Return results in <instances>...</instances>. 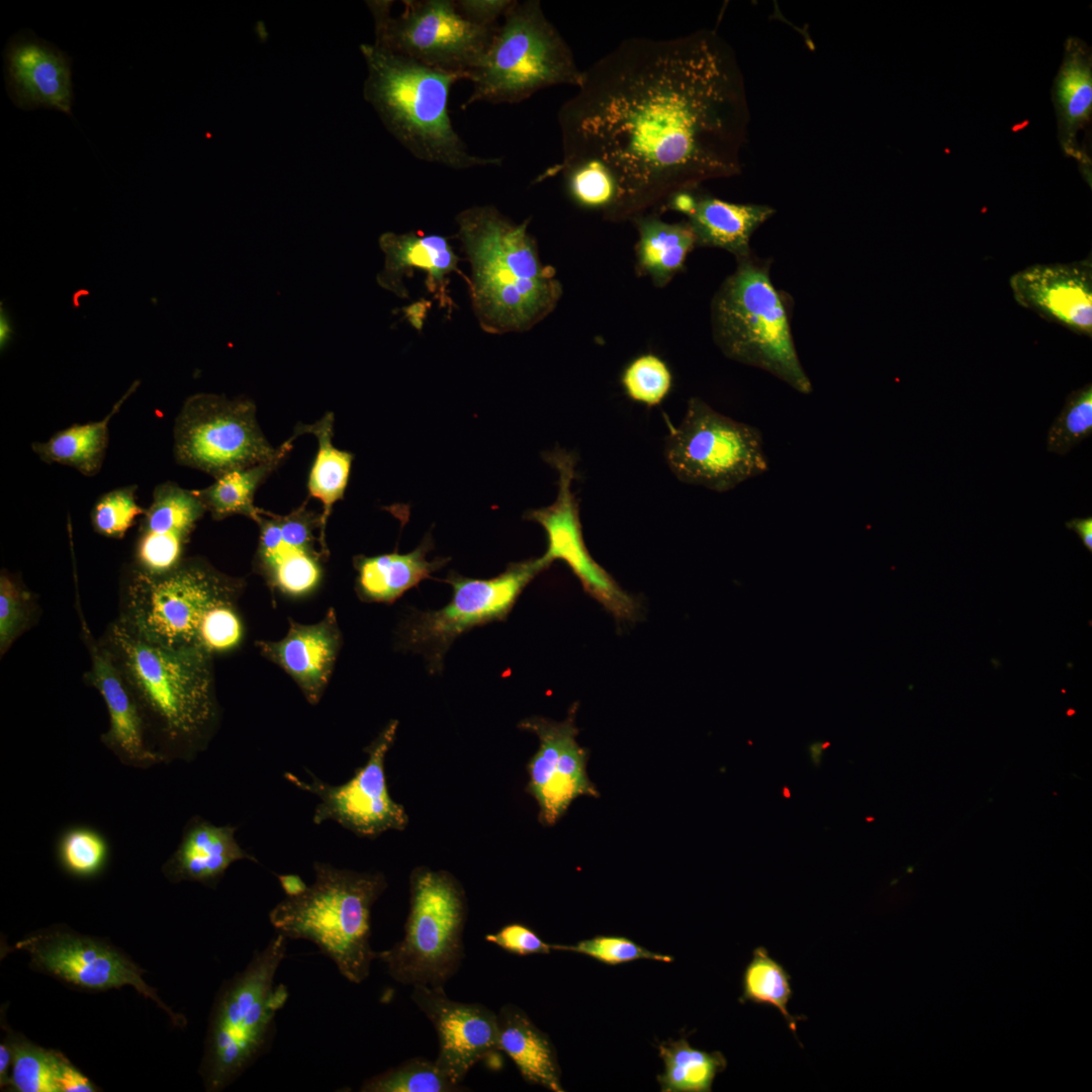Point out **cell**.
<instances>
[{
	"label": "cell",
	"mask_w": 1092,
	"mask_h": 1092,
	"mask_svg": "<svg viewBox=\"0 0 1092 1092\" xmlns=\"http://www.w3.org/2000/svg\"><path fill=\"white\" fill-rule=\"evenodd\" d=\"M340 632L333 610L312 625L291 622L278 641H261L262 653L284 669L311 705L318 703L329 682L340 648Z\"/></svg>",
	"instance_id": "484cf974"
},
{
	"label": "cell",
	"mask_w": 1092,
	"mask_h": 1092,
	"mask_svg": "<svg viewBox=\"0 0 1092 1092\" xmlns=\"http://www.w3.org/2000/svg\"><path fill=\"white\" fill-rule=\"evenodd\" d=\"M3 58L6 91L16 107L58 110L73 118V61L66 52L25 28L9 38Z\"/></svg>",
	"instance_id": "44dd1931"
},
{
	"label": "cell",
	"mask_w": 1092,
	"mask_h": 1092,
	"mask_svg": "<svg viewBox=\"0 0 1092 1092\" xmlns=\"http://www.w3.org/2000/svg\"><path fill=\"white\" fill-rule=\"evenodd\" d=\"M295 438L293 435L284 442L274 458L232 470L214 478V482L209 486L194 489L212 519L223 520L234 515H242L258 523L266 511L255 506L256 490L291 450Z\"/></svg>",
	"instance_id": "836d02e7"
},
{
	"label": "cell",
	"mask_w": 1092,
	"mask_h": 1092,
	"mask_svg": "<svg viewBox=\"0 0 1092 1092\" xmlns=\"http://www.w3.org/2000/svg\"><path fill=\"white\" fill-rule=\"evenodd\" d=\"M99 640L134 697L150 744L163 763L193 761L219 724L212 657L150 644L116 620Z\"/></svg>",
	"instance_id": "7a4b0ae2"
},
{
	"label": "cell",
	"mask_w": 1092,
	"mask_h": 1092,
	"mask_svg": "<svg viewBox=\"0 0 1092 1092\" xmlns=\"http://www.w3.org/2000/svg\"><path fill=\"white\" fill-rule=\"evenodd\" d=\"M411 999L433 1024L439 1042L435 1063L454 1083L498 1051L497 1015L486 1006L450 999L443 987L414 986Z\"/></svg>",
	"instance_id": "d6986e66"
},
{
	"label": "cell",
	"mask_w": 1092,
	"mask_h": 1092,
	"mask_svg": "<svg viewBox=\"0 0 1092 1092\" xmlns=\"http://www.w3.org/2000/svg\"><path fill=\"white\" fill-rule=\"evenodd\" d=\"M7 1042L12 1053V1088L20 1092H59L53 1050H46L12 1033Z\"/></svg>",
	"instance_id": "ab89813d"
},
{
	"label": "cell",
	"mask_w": 1092,
	"mask_h": 1092,
	"mask_svg": "<svg viewBox=\"0 0 1092 1092\" xmlns=\"http://www.w3.org/2000/svg\"><path fill=\"white\" fill-rule=\"evenodd\" d=\"M173 439L177 463L214 478L268 461L280 451L261 431L252 400L209 393L194 394L184 402Z\"/></svg>",
	"instance_id": "4fadbf2b"
},
{
	"label": "cell",
	"mask_w": 1092,
	"mask_h": 1092,
	"mask_svg": "<svg viewBox=\"0 0 1092 1092\" xmlns=\"http://www.w3.org/2000/svg\"><path fill=\"white\" fill-rule=\"evenodd\" d=\"M455 220L470 266L471 307L482 331L523 333L555 309L562 285L554 268L540 259L528 232L530 218L516 223L493 205H476Z\"/></svg>",
	"instance_id": "3957f363"
},
{
	"label": "cell",
	"mask_w": 1092,
	"mask_h": 1092,
	"mask_svg": "<svg viewBox=\"0 0 1092 1092\" xmlns=\"http://www.w3.org/2000/svg\"><path fill=\"white\" fill-rule=\"evenodd\" d=\"M134 388L135 386H132L102 420L71 425L44 442L32 443V451L46 463L67 465L85 476L96 475L106 454L109 423Z\"/></svg>",
	"instance_id": "d6a6232c"
},
{
	"label": "cell",
	"mask_w": 1092,
	"mask_h": 1092,
	"mask_svg": "<svg viewBox=\"0 0 1092 1092\" xmlns=\"http://www.w3.org/2000/svg\"><path fill=\"white\" fill-rule=\"evenodd\" d=\"M622 386L629 398L647 406L664 400L671 389L672 375L666 363L652 354L634 359L624 370Z\"/></svg>",
	"instance_id": "7bdbcfd3"
},
{
	"label": "cell",
	"mask_w": 1092,
	"mask_h": 1092,
	"mask_svg": "<svg viewBox=\"0 0 1092 1092\" xmlns=\"http://www.w3.org/2000/svg\"><path fill=\"white\" fill-rule=\"evenodd\" d=\"M548 567L541 558L510 563L491 578H471L451 571L450 602L439 610L418 612L404 625L405 646L421 653L431 672L443 669L444 656L457 637L474 627L505 621L531 580Z\"/></svg>",
	"instance_id": "5bb4252c"
},
{
	"label": "cell",
	"mask_w": 1092,
	"mask_h": 1092,
	"mask_svg": "<svg viewBox=\"0 0 1092 1092\" xmlns=\"http://www.w3.org/2000/svg\"><path fill=\"white\" fill-rule=\"evenodd\" d=\"M377 47L469 80L497 26L474 23L452 0H405L393 16L392 1H369Z\"/></svg>",
	"instance_id": "7c38bea8"
},
{
	"label": "cell",
	"mask_w": 1092,
	"mask_h": 1092,
	"mask_svg": "<svg viewBox=\"0 0 1092 1092\" xmlns=\"http://www.w3.org/2000/svg\"><path fill=\"white\" fill-rule=\"evenodd\" d=\"M55 1080L59 1092H94L95 1085L69 1060L59 1052L54 1051Z\"/></svg>",
	"instance_id": "c3c4849f"
},
{
	"label": "cell",
	"mask_w": 1092,
	"mask_h": 1092,
	"mask_svg": "<svg viewBox=\"0 0 1092 1092\" xmlns=\"http://www.w3.org/2000/svg\"><path fill=\"white\" fill-rule=\"evenodd\" d=\"M433 547V540L428 534L408 553L401 554L395 550L376 556L354 557V567L358 572L356 587L360 598L368 602L392 603L422 580L431 578L433 572L450 560L438 557L429 561L427 554Z\"/></svg>",
	"instance_id": "f546056e"
},
{
	"label": "cell",
	"mask_w": 1092,
	"mask_h": 1092,
	"mask_svg": "<svg viewBox=\"0 0 1092 1092\" xmlns=\"http://www.w3.org/2000/svg\"><path fill=\"white\" fill-rule=\"evenodd\" d=\"M0 328H1L0 342H1V349L3 350V348H5L7 346V344L11 340V335H13V329H12V326H11V321L8 318L7 313L5 311H3L2 306H1Z\"/></svg>",
	"instance_id": "f5cc1de1"
},
{
	"label": "cell",
	"mask_w": 1092,
	"mask_h": 1092,
	"mask_svg": "<svg viewBox=\"0 0 1092 1092\" xmlns=\"http://www.w3.org/2000/svg\"><path fill=\"white\" fill-rule=\"evenodd\" d=\"M513 0H459L456 1L460 12L469 20L482 26H497V20L504 17Z\"/></svg>",
	"instance_id": "7dc6e473"
},
{
	"label": "cell",
	"mask_w": 1092,
	"mask_h": 1092,
	"mask_svg": "<svg viewBox=\"0 0 1092 1092\" xmlns=\"http://www.w3.org/2000/svg\"><path fill=\"white\" fill-rule=\"evenodd\" d=\"M749 107L736 55L714 29L627 38L583 70L558 112L566 169L598 176L621 221L741 172Z\"/></svg>",
	"instance_id": "6da1fadb"
},
{
	"label": "cell",
	"mask_w": 1092,
	"mask_h": 1092,
	"mask_svg": "<svg viewBox=\"0 0 1092 1092\" xmlns=\"http://www.w3.org/2000/svg\"><path fill=\"white\" fill-rule=\"evenodd\" d=\"M1058 139L1064 154L1075 159L1091 182L1090 122L1092 112V55L1078 37H1069L1052 90Z\"/></svg>",
	"instance_id": "d4e9b609"
},
{
	"label": "cell",
	"mask_w": 1092,
	"mask_h": 1092,
	"mask_svg": "<svg viewBox=\"0 0 1092 1092\" xmlns=\"http://www.w3.org/2000/svg\"><path fill=\"white\" fill-rule=\"evenodd\" d=\"M367 65L363 95L385 128L414 157L451 169L499 166V157L469 153L448 110L450 89L463 78L363 43Z\"/></svg>",
	"instance_id": "5b68a950"
},
{
	"label": "cell",
	"mask_w": 1092,
	"mask_h": 1092,
	"mask_svg": "<svg viewBox=\"0 0 1092 1092\" xmlns=\"http://www.w3.org/2000/svg\"><path fill=\"white\" fill-rule=\"evenodd\" d=\"M39 617L36 596L18 575L2 569L0 572V655L3 657L13 643L28 631Z\"/></svg>",
	"instance_id": "f35d334b"
},
{
	"label": "cell",
	"mask_w": 1092,
	"mask_h": 1092,
	"mask_svg": "<svg viewBox=\"0 0 1092 1092\" xmlns=\"http://www.w3.org/2000/svg\"><path fill=\"white\" fill-rule=\"evenodd\" d=\"M484 939L502 949L519 954H548L552 944L544 941L533 929L522 923H510L498 931L488 933Z\"/></svg>",
	"instance_id": "bcb514c9"
},
{
	"label": "cell",
	"mask_w": 1092,
	"mask_h": 1092,
	"mask_svg": "<svg viewBox=\"0 0 1092 1092\" xmlns=\"http://www.w3.org/2000/svg\"><path fill=\"white\" fill-rule=\"evenodd\" d=\"M793 299L770 277V260L753 253L737 259L711 304L713 338L736 362L759 368L796 391L809 394L812 382L792 334Z\"/></svg>",
	"instance_id": "8992f818"
},
{
	"label": "cell",
	"mask_w": 1092,
	"mask_h": 1092,
	"mask_svg": "<svg viewBox=\"0 0 1092 1092\" xmlns=\"http://www.w3.org/2000/svg\"><path fill=\"white\" fill-rule=\"evenodd\" d=\"M1015 300L1049 321L1082 335L1092 334V269L1088 260L1037 264L1014 273Z\"/></svg>",
	"instance_id": "603a6c76"
},
{
	"label": "cell",
	"mask_w": 1092,
	"mask_h": 1092,
	"mask_svg": "<svg viewBox=\"0 0 1092 1092\" xmlns=\"http://www.w3.org/2000/svg\"><path fill=\"white\" fill-rule=\"evenodd\" d=\"M663 207L687 215L697 247L722 249L736 259L752 254V235L776 212L768 205L733 203L694 191L673 195Z\"/></svg>",
	"instance_id": "4316f807"
},
{
	"label": "cell",
	"mask_w": 1092,
	"mask_h": 1092,
	"mask_svg": "<svg viewBox=\"0 0 1092 1092\" xmlns=\"http://www.w3.org/2000/svg\"><path fill=\"white\" fill-rule=\"evenodd\" d=\"M57 858L68 874L78 878H92L106 867L110 847L106 837L97 829L70 826L62 831L56 844Z\"/></svg>",
	"instance_id": "74e56055"
},
{
	"label": "cell",
	"mask_w": 1092,
	"mask_h": 1092,
	"mask_svg": "<svg viewBox=\"0 0 1092 1092\" xmlns=\"http://www.w3.org/2000/svg\"><path fill=\"white\" fill-rule=\"evenodd\" d=\"M286 949L287 938L277 932L219 989L199 1069L206 1091L226 1088L270 1048L276 1013L288 999L286 987L274 985Z\"/></svg>",
	"instance_id": "ba28073f"
},
{
	"label": "cell",
	"mask_w": 1092,
	"mask_h": 1092,
	"mask_svg": "<svg viewBox=\"0 0 1092 1092\" xmlns=\"http://www.w3.org/2000/svg\"><path fill=\"white\" fill-rule=\"evenodd\" d=\"M1092 433V386L1071 392L1046 436V449L1059 455L1067 454Z\"/></svg>",
	"instance_id": "60d3db41"
},
{
	"label": "cell",
	"mask_w": 1092,
	"mask_h": 1092,
	"mask_svg": "<svg viewBox=\"0 0 1092 1092\" xmlns=\"http://www.w3.org/2000/svg\"><path fill=\"white\" fill-rule=\"evenodd\" d=\"M10 1067H12V1053L9 1043L6 1041L0 1044V1082L2 1088L11 1087Z\"/></svg>",
	"instance_id": "816d5d0a"
},
{
	"label": "cell",
	"mask_w": 1092,
	"mask_h": 1092,
	"mask_svg": "<svg viewBox=\"0 0 1092 1092\" xmlns=\"http://www.w3.org/2000/svg\"><path fill=\"white\" fill-rule=\"evenodd\" d=\"M582 75L540 2L513 1L469 78L473 88L464 107L519 103L552 86L576 88Z\"/></svg>",
	"instance_id": "9c48e42d"
},
{
	"label": "cell",
	"mask_w": 1092,
	"mask_h": 1092,
	"mask_svg": "<svg viewBox=\"0 0 1092 1092\" xmlns=\"http://www.w3.org/2000/svg\"><path fill=\"white\" fill-rule=\"evenodd\" d=\"M1069 530L1074 531L1089 552H1092V518H1075L1066 523Z\"/></svg>",
	"instance_id": "681fc988"
},
{
	"label": "cell",
	"mask_w": 1092,
	"mask_h": 1092,
	"mask_svg": "<svg viewBox=\"0 0 1092 1092\" xmlns=\"http://www.w3.org/2000/svg\"><path fill=\"white\" fill-rule=\"evenodd\" d=\"M543 459L558 472V493L545 508L526 513L525 519L540 524L547 536V548L540 557L549 567L561 560L579 579L582 588L609 611L618 622L638 618L639 604L623 590L616 580L589 554L582 536L578 500L571 489L576 476V459L562 449L543 454Z\"/></svg>",
	"instance_id": "2e32d148"
},
{
	"label": "cell",
	"mask_w": 1092,
	"mask_h": 1092,
	"mask_svg": "<svg viewBox=\"0 0 1092 1092\" xmlns=\"http://www.w3.org/2000/svg\"><path fill=\"white\" fill-rule=\"evenodd\" d=\"M313 884L286 897L269 921L286 938L314 943L351 983L364 982L377 960L370 944L371 909L387 887L381 873H358L327 862L313 863Z\"/></svg>",
	"instance_id": "52a82bcc"
},
{
	"label": "cell",
	"mask_w": 1092,
	"mask_h": 1092,
	"mask_svg": "<svg viewBox=\"0 0 1092 1092\" xmlns=\"http://www.w3.org/2000/svg\"><path fill=\"white\" fill-rule=\"evenodd\" d=\"M76 603L82 638L90 657L84 681L99 693L108 714V728L100 735V741L123 765L148 769L163 763L150 744L142 713L121 672L100 640L90 632L78 595Z\"/></svg>",
	"instance_id": "ffe728a7"
},
{
	"label": "cell",
	"mask_w": 1092,
	"mask_h": 1092,
	"mask_svg": "<svg viewBox=\"0 0 1092 1092\" xmlns=\"http://www.w3.org/2000/svg\"><path fill=\"white\" fill-rule=\"evenodd\" d=\"M135 484L114 488L102 494L91 510L93 530L106 538L122 539L142 518L146 509L139 505Z\"/></svg>",
	"instance_id": "b9f144b4"
},
{
	"label": "cell",
	"mask_w": 1092,
	"mask_h": 1092,
	"mask_svg": "<svg viewBox=\"0 0 1092 1092\" xmlns=\"http://www.w3.org/2000/svg\"><path fill=\"white\" fill-rule=\"evenodd\" d=\"M234 589L232 579L199 558L184 559L161 575L126 566L115 620L150 644L212 657L231 651L242 640Z\"/></svg>",
	"instance_id": "277c9868"
},
{
	"label": "cell",
	"mask_w": 1092,
	"mask_h": 1092,
	"mask_svg": "<svg viewBox=\"0 0 1092 1092\" xmlns=\"http://www.w3.org/2000/svg\"><path fill=\"white\" fill-rule=\"evenodd\" d=\"M205 512L194 490L172 481L158 484L141 519L128 566L148 575L176 568L185 559L186 545Z\"/></svg>",
	"instance_id": "7402d4cb"
},
{
	"label": "cell",
	"mask_w": 1092,
	"mask_h": 1092,
	"mask_svg": "<svg viewBox=\"0 0 1092 1092\" xmlns=\"http://www.w3.org/2000/svg\"><path fill=\"white\" fill-rule=\"evenodd\" d=\"M236 831L234 825H215L199 815L191 817L176 849L162 866L163 875L174 884L188 881L215 888L234 862H259L238 843Z\"/></svg>",
	"instance_id": "83f0119b"
},
{
	"label": "cell",
	"mask_w": 1092,
	"mask_h": 1092,
	"mask_svg": "<svg viewBox=\"0 0 1092 1092\" xmlns=\"http://www.w3.org/2000/svg\"><path fill=\"white\" fill-rule=\"evenodd\" d=\"M277 879L287 897H296L302 894L308 887L303 880L295 874L278 875Z\"/></svg>",
	"instance_id": "f907efd6"
},
{
	"label": "cell",
	"mask_w": 1092,
	"mask_h": 1092,
	"mask_svg": "<svg viewBox=\"0 0 1092 1092\" xmlns=\"http://www.w3.org/2000/svg\"><path fill=\"white\" fill-rule=\"evenodd\" d=\"M378 242L384 254V266L376 278L378 284L399 298H408L404 280L413 278L414 271L422 272L429 293L451 314L456 305L449 294L450 276L456 273L466 285L469 279L459 268L460 258L449 240L420 232H386Z\"/></svg>",
	"instance_id": "cb8c5ba5"
},
{
	"label": "cell",
	"mask_w": 1092,
	"mask_h": 1092,
	"mask_svg": "<svg viewBox=\"0 0 1092 1092\" xmlns=\"http://www.w3.org/2000/svg\"><path fill=\"white\" fill-rule=\"evenodd\" d=\"M398 722L390 721L365 749L368 759L345 784L333 786L308 769L309 781L291 772L284 778L295 788L314 795L318 804L312 822L335 821L360 836L374 837L388 830H403L408 822L404 808L388 792L385 756L395 739Z\"/></svg>",
	"instance_id": "9a60e30c"
},
{
	"label": "cell",
	"mask_w": 1092,
	"mask_h": 1092,
	"mask_svg": "<svg viewBox=\"0 0 1092 1092\" xmlns=\"http://www.w3.org/2000/svg\"><path fill=\"white\" fill-rule=\"evenodd\" d=\"M467 1090L454 1083L435 1061L415 1057L365 1080L362 1092H455Z\"/></svg>",
	"instance_id": "8d00e7d4"
},
{
	"label": "cell",
	"mask_w": 1092,
	"mask_h": 1092,
	"mask_svg": "<svg viewBox=\"0 0 1092 1092\" xmlns=\"http://www.w3.org/2000/svg\"><path fill=\"white\" fill-rule=\"evenodd\" d=\"M28 953L38 970L76 987L104 991L131 986L155 1001L172 1021L185 1025L183 1016L174 1013L143 979L144 971L107 943L62 930H46L16 943Z\"/></svg>",
	"instance_id": "e0dca14e"
},
{
	"label": "cell",
	"mask_w": 1092,
	"mask_h": 1092,
	"mask_svg": "<svg viewBox=\"0 0 1092 1092\" xmlns=\"http://www.w3.org/2000/svg\"><path fill=\"white\" fill-rule=\"evenodd\" d=\"M497 1015L498 1051L507 1054L523 1079L553 1092H564L556 1050L520 1007L508 1003Z\"/></svg>",
	"instance_id": "f1b7e54d"
},
{
	"label": "cell",
	"mask_w": 1092,
	"mask_h": 1092,
	"mask_svg": "<svg viewBox=\"0 0 1092 1092\" xmlns=\"http://www.w3.org/2000/svg\"><path fill=\"white\" fill-rule=\"evenodd\" d=\"M665 461L681 482L725 492L769 469L761 432L692 397L665 439Z\"/></svg>",
	"instance_id": "8fae6325"
},
{
	"label": "cell",
	"mask_w": 1092,
	"mask_h": 1092,
	"mask_svg": "<svg viewBox=\"0 0 1092 1092\" xmlns=\"http://www.w3.org/2000/svg\"><path fill=\"white\" fill-rule=\"evenodd\" d=\"M658 1051L664 1063L657 1076L662 1092H711L716 1075L727 1066L722 1053L695 1049L685 1037L662 1041Z\"/></svg>",
	"instance_id": "e575fe53"
},
{
	"label": "cell",
	"mask_w": 1092,
	"mask_h": 1092,
	"mask_svg": "<svg viewBox=\"0 0 1092 1092\" xmlns=\"http://www.w3.org/2000/svg\"><path fill=\"white\" fill-rule=\"evenodd\" d=\"M577 708L578 705L573 704L567 718L561 722L533 716L519 723L520 729L539 738V748L527 765L529 783L526 791L536 800L539 821L545 826L554 825L561 819L578 797H600L586 771L588 750L576 740Z\"/></svg>",
	"instance_id": "ac0fdd59"
},
{
	"label": "cell",
	"mask_w": 1092,
	"mask_h": 1092,
	"mask_svg": "<svg viewBox=\"0 0 1092 1092\" xmlns=\"http://www.w3.org/2000/svg\"><path fill=\"white\" fill-rule=\"evenodd\" d=\"M467 903L448 872L417 868L410 878V911L402 938L377 951L388 975L407 986L443 987L464 960Z\"/></svg>",
	"instance_id": "30bf717a"
},
{
	"label": "cell",
	"mask_w": 1092,
	"mask_h": 1092,
	"mask_svg": "<svg viewBox=\"0 0 1092 1092\" xmlns=\"http://www.w3.org/2000/svg\"><path fill=\"white\" fill-rule=\"evenodd\" d=\"M311 434L317 440V451L311 465L307 488L311 497L323 505L320 516V539L322 553L328 556L326 526L333 506L343 499L348 485L354 455L333 445L334 414L329 412L313 424H299L293 435Z\"/></svg>",
	"instance_id": "1f68e13d"
},
{
	"label": "cell",
	"mask_w": 1092,
	"mask_h": 1092,
	"mask_svg": "<svg viewBox=\"0 0 1092 1092\" xmlns=\"http://www.w3.org/2000/svg\"><path fill=\"white\" fill-rule=\"evenodd\" d=\"M553 950L572 951L590 957L603 964L617 966L637 960L670 963L673 958L654 952L632 939L619 935H597L575 944H552Z\"/></svg>",
	"instance_id": "ee69618b"
},
{
	"label": "cell",
	"mask_w": 1092,
	"mask_h": 1092,
	"mask_svg": "<svg viewBox=\"0 0 1092 1092\" xmlns=\"http://www.w3.org/2000/svg\"><path fill=\"white\" fill-rule=\"evenodd\" d=\"M267 573L280 589L302 595L321 578L320 558L315 551L294 552L281 558Z\"/></svg>",
	"instance_id": "f6af8a7d"
},
{
	"label": "cell",
	"mask_w": 1092,
	"mask_h": 1092,
	"mask_svg": "<svg viewBox=\"0 0 1092 1092\" xmlns=\"http://www.w3.org/2000/svg\"><path fill=\"white\" fill-rule=\"evenodd\" d=\"M792 993L791 976L783 965L769 957L765 947L754 948L752 958L743 972L742 995L739 1001L741 1003L750 1001L775 1007L796 1035L797 1022L806 1017L794 1016L789 1012L788 1003Z\"/></svg>",
	"instance_id": "d590c367"
},
{
	"label": "cell",
	"mask_w": 1092,
	"mask_h": 1092,
	"mask_svg": "<svg viewBox=\"0 0 1092 1092\" xmlns=\"http://www.w3.org/2000/svg\"><path fill=\"white\" fill-rule=\"evenodd\" d=\"M632 220L638 231L637 271L656 287H664L682 270L688 255L697 247L695 234L688 221L666 222L646 214Z\"/></svg>",
	"instance_id": "4dcf8cb0"
}]
</instances>
